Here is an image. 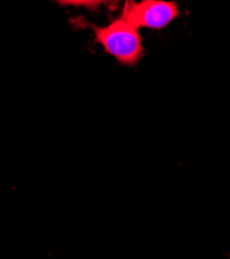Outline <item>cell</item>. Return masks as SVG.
Segmentation results:
<instances>
[{
  "instance_id": "7a4b0ae2",
  "label": "cell",
  "mask_w": 230,
  "mask_h": 259,
  "mask_svg": "<svg viewBox=\"0 0 230 259\" xmlns=\"http://www.w3.org/2000/svg\"><path fill=\"white\" fill-rule=\"evenodd\" d=\"M178 16L179 10L174 2L143 0L140 3H125L120 18L128 21L137 29H162Z\"/></svg>"
},
{
  "instance_id": "6da1fadb",
  "label": "cell",
  "mask_w": 230,
  "mask_h": 259,
  "mask_svg": "<svg viewBox=\"0 0 230 259\" xmlns=\"http://www.w3.org/2000/svg\"><path fill=\"white\" fill-rule=\"evenodd\" d=\"M86 25L94 31L97 44L122 66L134 67L144 56L142 37L138 29L124 19H114L106 26L91 23Z\"/></svg>"
},
{
  "instance_id": "3957f363",
  "label": "cell",
  "mask_w": 230,
  "mask_h": 259,
  "mask_svg": "<svg viewBox=\"0 0 230 259\" xmlns=\"http://www.w3.org/2000/svg\"><path fill=\"white\" fill-rule=\"evenodd\" d=\"M57 4L62 5V6H73V7H84L87 9H90L93 11L97 10L100 5L102 4L101 2H89V0H83V2H78V0H73V2H70V0H65V2H57Z\"/></svg>"
}]
</instances>
